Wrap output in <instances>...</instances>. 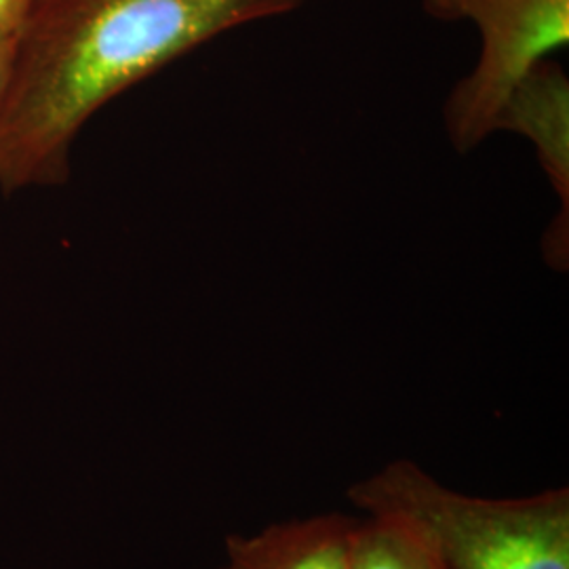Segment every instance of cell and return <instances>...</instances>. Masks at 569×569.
<instances>
[{
    "label": "cell",
    "mask_w": 569,
    "mask_h": 569,
    "mask_svg": "<svg viewBox=\"0 0 569 569\" xmlns=\"http://www.w3.org/2000/svg\"><path fill=\"white\" fill-rule=\"evenodd\" d=\"M32 0H0V34H18Z\"/></svg>",
    "instance_id": "52a82bcc"
},
{
    "label": "cell",
    "mask_w": 569,
    "mask_h": 569,
    "mask_svg": "<svg viewBox=\"0 0 569 569\" xmlns=\"http://www.w3.org/2000/svg\"><path fill=\"white\" fill-rule=\"evenodd\" d=\"M355 519L317 515L226 538V563L220 569H348Z\"/></svg>",
    "instance_id": "5b68a950"
},
{
    "label": "cell",
    "mask_w": 569,
    "mask_h": 569,
    "mask_svg": "<svg viewBox=\"0 0 569 569\" xmlns=\"http://www.w3.org/2000/svg\"><path fill=\"white\" fill-rule=\"evenodd\" d=\"M357 509L406 517L448 569H569V489L479 498L397 460L348 489Z\"/></svg>",
    "instance_id": "7a4b0ae2"
},
{
    "label": "cell",
    "mask_w": 569,
    "mask_h": 569,
    "mask_svg": "<svg viewBox=\"0 0 569 569\" xmlns=\"http://www.w3.org/2000/svg\"><path fill=\"white\" fill-rule=\"evenodd\" d=\"M500 131H512L533 146L559 201L545 232V262L561 272L569 262V81L559 61L538 63L515 87L496 124V133Z\"/></svg>",
    "instance_id": "277c9868"
},
{
    "label": "cell",
    "mask_w": 569,
    "mask_h": 569,
    "mask_svg": "<svg viewBox=\"0 0 569 569\" xmlns=\"http://www.w3.org/2000/svg\"><path fill=\"white\" fill-rule=\"evenodd\" d=\"M16 37L18 34H0V110L9 91L13 58H16Z\"/></svg>",
    "instance_id": "ba28073f"
},
{
    "label": "cell",
    "mask_w": 569,
    "mask_h": 569,
    "mask_svg": "<svg viewBox=\"0 0 569 569\" xmlns=\"http://www.w3.org/2000/svg\"><path fill=\"white\" fill-rule=\"evenodd\" d=\"M306 0H32L0 110V190L70 178L72 148L102 108L218 37Z\"/></svg>",
    "instance_id": "6da1fadb"
},
{
    "label": "cell",
    "mask_w": 569,
    "mask_h": 569,
    "mask_svg": "<svg viewBox=\"0 0 569 569\" xmlns=\"http://www.w3.org/2000/svg\"><path fill=\"white\" fill-rule=\"evenodd\" d=\"M439 21H467L479 34V56L443 103V127L458 152L479 148L515 87L569 44V0H422Z\"/></svg>",
    "instance_id": "3957f363"
},
{
    "label": "cell",
    "mask_w": 569,
    "mask_h": 569,
    "mask_svg": "<svg viewBox=\"0 0 569 569\" xmlns=\"http://www.w3.org/2000/svg\"><path fill=\"white\" fill-rule=\"evenodd\" d=\"M348 569H448L427 531L390 512H369L357 521Z\"/></svg>",
    "instance_id": "8992f818"
}]
</instances>
